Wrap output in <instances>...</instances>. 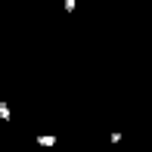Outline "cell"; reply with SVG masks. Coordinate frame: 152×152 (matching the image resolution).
I'll return each instance as SVG.
<instances>
[{"instance_id": "1", "label": "cell", "mask_w": 152, "mask_h": 152, "mask_svg": "<svg viewBox=\"0 0 152 152\" xmlns=\"http://www.w3.org/2000/svg\"><path fill=\"white\" fill-rule=\"evenodd\" d=\"M37 146L53 149V146H56V134H37Z\"/></svg>"}, {"instance_id": "2", "label": "cell", "mask_w": 152, "mask_h": 152, "mask_svg": "<svg viewBox=\"0 0 152 152\" xmlns=\"http://www.w3.org/2000/svg\"><path fill=\"white\" fill-rule=\"evenodd\" d=\"M0 121H3V124L12 121V109H10V102H6V99H0Z\"/></svg>"}, {"instance_id": "3", "label": "cell", "mask_w": 152, "mask_h": 152, "mask_svg": "<svg viewBox=\"0 0 152 152\" xmlns=\"http://www.w3.org/2000/svg\"><path fill=\"white\" fill-rule=\"evenodd\" d=\"M62 6H65V12L72 16V12H75V6H78V0H62Z\"/></svg>"}]
</instances>
